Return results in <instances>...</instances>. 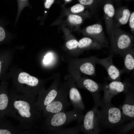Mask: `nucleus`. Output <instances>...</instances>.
<instances>
[{"mask_svg":"<svg viewBox=\"0 0 134 134\" xmlns=\"http://www.w3.org/2000/svg\"><path fill=\"white\" fill-rule=\"evenodd\" d=\"M9 94L10 104L6 116L18 120L19 124L18 125L21 129L29 131L42 117V112L38 108L36 100L14 92Z\"/></svg>","mask_w":134,"mask_h":134,"instance_id":"nucleus-1","label":"nucleus"},{"mask_svg":"<svg viewBox=\"0 0 134 134\" xmlns=\"http://www.w3.org/2000/svg\"><path fill=\"white\" fill-rule=\"evenodd\" d=\"M82 118L80 112L73 108L60 112L45 118L42 124L41 129L45 132L55 134L64 126L74 121H79Z\"/></svg>","mask_w":134,"mask_h":134,"instance_id":"nucleus-2","label":"nucleus"},{"mask_svg":"<svg viewBox=\"0 0 134 134\" xmlns=\"http://www.w3.org/2000/svg\"><path fill=\"white\" fill-rule=\"evenodd\" d=\"M68 90L67 88L59 89L54 99L43 109L42 117L45 118L55 113L65 111L71 105L68 100Z\"/></svg>","mask_w":134,"mask_h":134,"instance_id":"nucleus-3","label":"nucleus"},{"mask_svg":"<svg viewBox=\"0 0 134 134\" xmlns=\"http://www.w3.org/2000/svg\"><path fill=\"white\" fill-rule=\"evenodd\" d=\"M133 39L132 36L125 33L112 35L109 54L122 56L125 51L132 47Z\"/></svg>","mask_w":134,"mask_h":134,"instance_id":"nucleus-4","label":"nucleus"},{"mask_svg":"<svg viewBox=\"0 0 134 134\" xmlns=\"http://www.w3.org/2000/svg\"><path fill=\"white\" fill-rule=\"evenodd\" d=\"M113 55L109 54L107 57L99 58L96 56L95 60L96 64L102 66L106 69L108 78L113 81H119L121 75L123 73L122 70L118 68L114 64L112 60Z\"/></svg>","mask_w":134,"mask_h":134,"instance_id":"nucleus-5","label":"nucleus"},{"mask_svg":"<svg viewBox=\"0 0 134 134\" xmlns=\"http://www.w3.org/2000/svg\"><path fill=\"white\" fill-rule=\"evenodd\" d=\"M57 85L54 84V86L47 90L44 91L38 96L36 104L42 112L44 107L52 102L57 96L58 90Z\"/></svg>","mask_w":134,"mask_h":134,"instance_id":"nucleus-6","label":"nucleus"},{"mask_svg":"<svg viewBox=\"0 0 134 134\" xmlns=\"http://www.w3.org/2000/svg\"><path fill=\"white\" fill-rule=\"evenodd\" d=\"M17 81L21 85H25L27 87H30L36 96L37 95L32 88L34 91L38 96L41 93L36 88L42 92L44 91L37 87L40 83L39 80L36 77L31 76L26 72H22L20 73L19 75Z\"/></svg>","mask_w":134,"mask_h":134,"instance_id":"nucleus-7","label":"nucleus"},{"mask_svg":"<svg viewBox=\"0 0 134 134\" xmlns=\"http://www.w3.org/2000/svg\"><path fill=\"white\" fill-rule=\"evenodd\" d=\"M69 85L68 97L70 103L73 106V109L81 112L84 108L81 95L78 90L73 84L70 83Z\"/></svg>","mask_w":134,"mask_h":134,"instance_id":"nucleus-8","label":"nucleus"},{"mask_svg":"<svg viewBox=\"0 0 134 134\" xmlns=\"http://www.w3.org/2000/svg\"><path fill=\"white\" fill-rule=\"evenodd\" d=\"M4 117H0V134H25L30 133L24 131L17 125L15 126Z\"/></svg>","mask_w":134,"mask_h":134,"instance_id":"nucleus-9","label":"nucleus"},{"mask_svg":"<svg viewBox=\"0 0 134 134\" xmlns=\"http://www.w3.org/2000/svg\"><path fill=\"white\" fill-rule=\"evenodd\" d=\"M102 30L101 25L95 24L87 27L86 32L103 47L106 46L107 43L104 35L102 33Z\"/></svg>","mask_w":134,"mask_h":134,"instance_id":"nucleus-10","label":"nucleus"},{"mask_svg":"<svg viewBox=\"0 0 134 134\" xmlns=\"http://www.w3.org/2000/svg\"><path fill=\"white\" fill-rule=\"evenodd\" d=\"M10 100L9 93L7 91L5 83L3 82L0 86V117L6 116Z\"/></svg>","mask_w":134,"mask_h":134,"instance_id":"nucleus-11","label":"nucleus"},{"mask_svg":"<svg viewBox=\"0 0 134 134\" xmlns=\"http://www.w3.org/2000/svg\"><path fill=\"white\" fill-rule=\"evenodd\" d=\"M96 56L92 57L88 59L82 61L78 67L80 71L88 75L94 76L96 75Z\"/></svg>","mask_w":134,"mask_h":134,"instance_id":"nucleus-12","label":"nucleus"},{"mask_svg":"<svg viewBox=\"0 0 134 134\" xmlns=\"http://www.w3.org/2000/svg\"><path fill=\"white\" fill-rule=\"evenodd\" d=\"M124 59V66L122 69L123 72L130 73L134 70V50L131 47L123 53L122 56Z\"/></svg>","mask_w":134,"mask_h":134,"instance_id":"nucleus-13","label":"nucleus"},{"mask_svg":"<svg viewBox=\"0 0 134 134\" xmlns=\"http://www.w3.org/2000/svg\"><path fill=\"white\" fill-rule=\"evenodd\" d=\"M95 113L93 110L88 111L83 118L82 129L87 133L93 132L95 129Z\"/></svg>","mask_w":134,"mask_h":134,"instance_id":"nucleus-14","label":"nucleus"},{"mask_svg":"<svg viewBox=\"0 0 134 134\" xmlns=\"http://www.w3.org/2000/svg\"><path fill=\"white\" fill-rule=\"evenodd\" d=\"M102 47L97 41L88 37H84L78 41V47L80 49L89 48L95 50L101 49Z\"/></svg>","mask_w":134,"mask_h":134,"instance_id":"nucleus-15","label":"nucleus"},{"mask_svg":"<svg viewBox=\"0 0 134 134\" xmlns=\"http://www.w3.org/2000/svg\"><path fill=\"white\" fill-rule=\"evenodd\" d=\"M77 81L81 86L92 93L97 92L100 88L97 83L90 79L79 77Z\"/></svg>","mask_w":134,"mask_h":134,"instance_id":"nucleus-16","label":"nucleus"},{"mask_svg":"<svg viewBox=\"0 0 134 134\" xmlns=\"http://www.w3.org/2000/svg\"><path fill=\"white\" fill-rule=\"evenodd\" d=\"M122 115L120 109L116 107L110 108L108 112V119L109 122L112 124H115L121 120Z\"/></svg>","mask_w":134,"mask_h":134,"instance_id":"nucleus-17","label":"nucleus"},{"mask_svg":"<svg viewBox=\"0 0 134 134\" xmlns=\"http://www.w3.org/2000/svg\"><path fill=\"white\" fill-rule=\"evenodd\" d=\"M126 87L125 83L119 81H113L107 86V89L110 92L119 93L124 91Z\"/></svg>","mask_w":134,"mask_h":134,"instance_id":"nucleus-18","label":"nucleus"},{"mask_svg":"<svg viewBox=\"0 0 134 134\" xmlns=\"http://www.w3.org/2000/svg\"><path fill=\"white\" fill-rule=\"evenodd\" d=\"M122 14L121 16L118 19V21L121 24L124 25L128 22L131 13L129 9H125L122 11Z\"/></svg>","mask_w":134,"mask_h":134,"instance_id":"nucleus-19","label":"nucleus"},{"mask_svg":"<svg viewBox=\"0 0 134 134\" xmlns=\"http://www.w3.org/2000/svg\"><path fill=\"white\" fill-rule=\"evenodd\" d=\"M122 110L125 115L131 117H134V105L125 104L122 106Z\"/></svg>","mask_w":134,"mask_h":134,"instance_id":"nucleus-20","label":"nucleus"},{"mask_svg":"<svg viewBox=\"0 0 134 134\" xmlns=\"http://www.w3.org/2000/svg\"><path fill=\"white\" fill-rule=\"evenodd\" d=\"M103 10L104 13L108 18H111L114 15L115 10L112 5L109 3L105 4L104 6Z\"/></svg>","mask_w":134,"mask_h":134,"instance_id":"nucleus-21","label":"nucleus"},{"mask_svg":"<svg viewBox=\"0 0 134 134\" xmlns=\"http://www.w3.org/2000/svg\"><path fill=\"white\" fill-rule=\"evenodd\" d=\"M68 20L70 23L74 25H79L82 23V18L80 16L76 15L71 14L68 18Z\"/></svg>","mask_w":134,"mask_h":134,"instance_id":"nucleus-22","label":"nucleus"},{"mask_svg":"<svg viewBox=\"0 0 134 134\" xmlns=\"http://www.w3.org/2000/svg\"><path fill=\"white\" fill-rule=\"evenodd\" d=\"M78 128L77 127H72L65 129L62 128L56 132L55 134H75L78 132Z\"/></svg>","mask_w":134,"mask_h":134,"instance_id":"nucleus-23","label":"nucleus"},{"mask_svg":"<svg viewBox=\"0 0 134 134\" xmlns=\"http://www.w3.org/2000/svg\"><path fill=\"white\" fill-rule=\"evenodd\" d=\"M78 41L75 39H72L67 41L66 43L67 48L69 50L78 47Z\"/></svg>","mask_w":134,"mask_h":134,"instance_id":"nucleus-24","label":"nucleus"},{"mask_svg":"<svg viewBox=\"0 0 134 134\" xmlns=\"http://www.w3.org/2000/svg\"><path fill=\"white\" fill-rule=\"evenodd\" d=\"M84 8V5L80 3H77L72 6L70 8V10L73 13H78L83 11Z\"/></svg>","mask_w":134,"mask_h":134,"instance_id":"nucleus-25","label":"nucleus"},{"mask_svg":"<svg viewBox=\"0 0 134 134\" xmlns=\"http://www.w3.org/2000/svg\"><path fill=\"white\" fill-rule=\"evenodd\" d=\"M52 59V55L51 53H47L44 57L43 62L44 64H48L51 62Z\"/></svg>","mask_w":134,"mask_h":134,"instance_id":"nucleus-26","label":"nucleus"},{"mask_svg":"<svg viewBox=\"0 0 134 134\" xmlns=\"http://www.w3.org/2000/svg\"><path fill=\"white\" fill-rule=\"evenodd\" d=\"M130 27L134 31V12H133L130 15L129 21Z\"/></svg>","mask_w":134,"mask_h":134,"instance_id":"nucleus-27","label":"nucleus"},{"mask_svg":"<svg viewBox=\"0 0 134 134\" xmlns=\"http://www.w3.org/2000/svg\"><path fill=\"white\" fill-rule=\"evenodd\" d=\"M80 3L83 5H88L91 4L94 0H78Z\"/></svg>","mask_w":134,"mask_h":134,"instance_id":"nucleus-28","label":"nucleus"},{"mask_svg":"<svg viewBox=\"0 0 134 134\" xmlns=\"http://www.w3.org/2000/svg\"><path fill=\"white\" fill-rule=\"evenodd\" d=\"M54 1V0H46L44 4L45 7L47 8H49Z\"/></svg>","mask_w":134,"mask_h":134,"instance_id":"nucleus-29","label":"nucleus"},{"mask_svg":"<svg viewBox=\"0 0 134 134\" xmlns=\"http://www.w3.org/2000/svg\"><path fill=\"white\" fill-rule=\"evenodd\" d=\"M71 0H65V1L66 2H68L71 1Z\"/></svg>","mask_w":134,"mask_h":134,"instance_id":"nucleus-30","label":"nucleus"},{"mask_svg":"<svg viewBox=\"0 0 134 134\" xmlns=\"http://www.w3.org/2000/svg\"><path fill=\"white\" fill-rule=\"evenodd\" d=\"M46 12H47L46 11L45 12V13Z\"/></svg>","mask_w":134,"mask_h":134,"instance_id":"nucleus-31","label":"nucleus"}]
</instances>
